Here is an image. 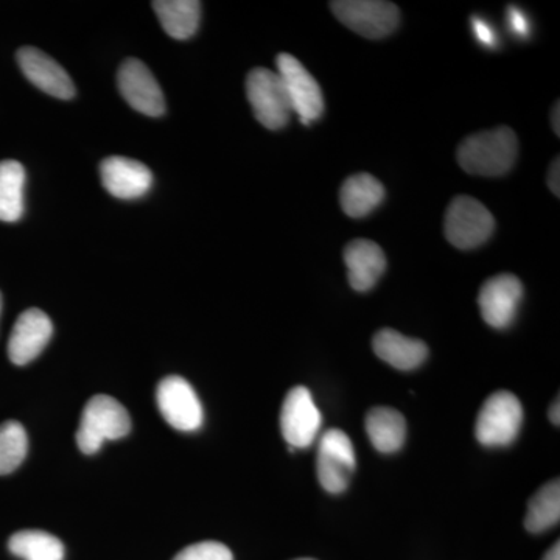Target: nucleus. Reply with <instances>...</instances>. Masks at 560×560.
Wrapping results in <instances>:
<instances>
[{
	"mask_svg": "<svg viewBox=\"0 0 560 560\" xmlns=\"http://www.w3.org/2000/svg\"><path fill=\"white\" fill-rule=\"evenodd\" d=\"M471 25H474L475 35L481 44L489 47L495 46V33H493L488 22L480 20V18H474Z\"/></svg>",
	"mask_w": 560,
	"mask_h": 560,
	"instance_id": "26",
	"label": "nucleus"
},
{
	"mask_svg": "<svg viewBox=\"0 0 560 560\" xmlns=\"http://www.w3.org/2000/svg\"><path fill=\"white\" fill-rule=\"evenodd\" d=\"M560 105L559 102H556L555 108H552L551 114V125L552 130H555L556 136H560Z\"/></svg>",
	"mask_w": 560,
	"mask_h": 560,
	"instance_id": "29",
	"label": "nucleus"
},
{
	"mask_svg": "<svg viewBox=\"0 0 560 560\" xmlns=\"http://www.w3.org/2000/svg\"><path fill=\"white\" fill-rule=\"evenodd\" d=\"M523 422L521 400L510 390L490 394L478 412L475 434L485 447H506L517 440Z\"/></svg>",
	"mask_w": 560,
	"mask_h": 560,
	"instance_id": "3",
	"label": "nucleus"
},
{
	"mask_svg": "<svg viewBox=\"0 0 560 560\" xmlns=\"http://www.w3.org/2000/svg\"><path fill=\"white\" fill-rule=\"evenodd\" d=\"M102 184L113 197L136 200L149 194L153 173L142 162L124 156H110L102 162Z\"/></svg>",
	"mask_w": 560,
	"mask_h": 560,
	"instance_id": "15",
	"label": "nucleus"
},
{
	"mask_svg": "<svg viewBox=\"0 0 560 560\" xmlns=\"http://www.w3.org/2000/svg\"><path fill=\"white\" fill-rule=\"evenodd\" d=\"M246 95H248L254 116L268 130H280L293 116L285 86L275 70L265 68L250 70L246 77Z\"/></svg>",
	"mask_w": 560,
	"mask_h": 560,
	"instance_id": "5",
	"label": "nucleus"
},
{
	"mask_svg": "<svg viewBox=\"0 0 560 560\" xmlns=\"http://www.w3.org/2000/svg\"><path fill=\"white\" fill-rule=\"evenodd\" d=\"M337 20L368 39H382L397 31L400 11L382 0H335L330 3Z\"/></svg>",
	"mask_w": 560,
	"mask_h": 560,
	"instance_id": "6",
	"label": "nucleus"
},
{
	"mask_svg": "<svg viewBox=\"0 0 560 560\" xmlns=\"http://www.w3.org/2000/svg\"><path fill=\"white\" fill-rule=\"evenodd\" d=\"M375 355L399 371L418 370L429 359L425 342L416 338L405 337L394 329H382L372 340Z\"/></svg>",
	"mask_w": 560,
	"mask_h": 560,
	"instance_id": "17",
	"label": "nucleus"
},
{
	"mask_svg": "<svg viewBox=\"0 0 560 560\" xmlns=\"http://www.w3.org/2000/svg\"><path fill=\"white\" fill-rule=\"evenodd\" d=\"M560 521V482L552 480L537 490L529 500L525 526L529 533L539 534L558 525Z\"/></svg>",
	"mask_w": 560,
	"mask_h": 560,
	"instance_id": "23",
	"label": "nucleus"
},
{
	"mask_svg": "<svg viewBox=\"0 0 560 560\" xmlns=\"http://www.w3.org/2000/svg\"><path fill=\"white\" fill-rule=\"evenodd\" d=\"M121 97L132 109L149 117H161L165 113V98L160 84L150 69L136 58H128L117 73Z\"/></svg>",
	"mask_w": 560,
	"mask_h": 560,
	"instance_id": "12",
	"label": "nucleus"
},
{
	"mask_svg": "<svg viewBox=\"0 0 560 560\" xmlns=\"http://www.w3.org/2000/svg\"><path fill=\"white\" fill-rule=\"evenodd\" d=\"M522 298L523 285L514 275H499L486 280L478 294L482 319L493 329H508L517 316Z\"/></svg>",
	"mask_w": 560,
	"mask_h": 560,
	"instance_id": "11",
	"label": "nucleus"
},
{
	"mask_svg": "<svg viewBox=\"0 0 560 560\" xmlns=\"http://www.w3.org/2000/svg\"><path fill=\"white\" fill-rule=\"evenodd\" d=\"M296 560H315V559H296Z\"/></svg>",
	"mask_w": 560,
	"mask_h": 560,
	"instance_id": "33",
	"label": "nucleus"
},
{
	"mask_svg": "<svg viewBox=\"0 0 560 560\" xmlns=\"http://www.w3.org/2000/svg\"><path fill=\"white\" fill-rule=\"evenodd\" d=\"M18 62L25 79L51 97L69 101L75 95V86L69 73L44 51L35 47H22L18 51Z\"/></svg>",
	"mask_w": 560,
	"mask_h": 560,
	"instance_id": "13",
	"label": "nucleus"
},
{
	"mask_svg": "<svg viewBox=\"0 0 560 560\" xmlns=\"http://www.w3.org/2000/svg\"><path fill=\"white\" fill-rule=\"evenodd\" d=\"M345 264L348 267L350 287L360 293H366L377 285L385 272L386 256L377 243L357 238L346 246Z\"/></svg>",
	"mask_w": 560,
	"mask_h": 560,
	"instance_id": "16",
	"label": "nucleus"
},
{
	"mask_svg": "<svg viewBox=\"0 0 560 560\" xmlns=\"http://www.w3.org/2000/svg\"><path fill=\"white\" fill-rule=\"evenodd\" d=\"M495 230V219L482 202L467 195L453 198L445 212L444 232L451 245L474 249L489 241Z\"/></svg>",
	"mask_w": 560,
	"mask_h": 560,
	"instance_id": "4",
	"label": "nucleus"
},
{
	"mask_svg": "<svg viewBox=\"0 0 560 560\" xmlns=\"http://www.w3.org/2000/svg\"><path fill=\"white\" fill-rule=\"evenodd\" d=\"M156 401L161 415L179 431H195L202 425V405L186 378L172 375L158 385Z\"/></svg>",
	"mask_w": 560,
	"mask_h": 560,
	"instance_id": "10",
	"label": "nucleus"
},
{
	"mask_svg": "<svg viewBox=\"0 0 560 560\" xmlns=\"http://www.w3.org/2000/svg\"><path fill=\"white\" fill-rule=\"evenodd\" d=\"M153 10L172 38L189 39L200 27L201 3L197 0H156Z\"/></svg>",
	"mask_w": 560,
	"mask_h": 560,
	"instance_id": "20",
	"label": "nucleus"
},
{
	"mask_svg": "<svg viewBox=\"0 0 560 560\" xmlns=\"http://www.w3.org/2000/svg\"><path fill=\"white\" fill-rule=\"evenodd\" d=\"M355 467V448L348 434L338 429L326 431L320 436L316 458V475L323 489L330 493L345 492Z\"/></svg>",
	"mask_w": 560,
	"mask_h": 560,
	"instance_id": "7",
	"label": "nucleus"
},
{
	"mask_svg": "<svg viewBox=\"0 0 560 560\" xmlns=\"http://www.w3.org/2000/svg\"><path fill=\"white\" fill-rule=\"evenodd\" d=\"M560 405H559V397L556 399L555 404L551 405L550 408V420L555 425H559L560 423Z\"/></svg>",
	"mask_w": 560,
	"mask_h": 560,
	"instance_id": "30",
	"label": "nucleus"
},
{
	"mask_svg": "<svg viewBox=\"0 0 560 560\" xmlns=\"http://www.w3.org/2000/svg\"><path fill=\"white\" fill-rule=\"evenodd\" d=\"M276 65V72L285 86L293 113L300 116L304 125L318 120L324 113V97L315 77L290 54H280Z\"/></svg>",
	"mask_w": 560,
	"mask_h": 560,
	"instance_id": "8",
	"label": "nucleus"
},
{
	"mask_svg": "<svg viewBox=\"0 0 560 560\" xmlns=\"http://www.w3.org/2000/svg\"><path fill=\"white\" fill-rule=\"evenodd\" d=\"M517 136L508 127L471 135L460 142L456 151L464 172L488 178L510 172L517 161Z\"/></svg>",
	"mask_w": 560,
	"mask_h": 560,
	"instance_id": "1",
	"label": "nucleus"
},
{
	"mask_svg": "<svg viewBox=\"0 0 560 560\" xmlns=\"http://www.w3.org/2000/svg\"><path fill=\"white\" fill-rule=\"evenodd\" d=\"M0 313H2V294H0Z\"/></svg>",
	"mask_w": 560,
	"mask_h": 560,
	"instance_id": "32",
	"label": "nucleus"
},
{
	"mask_svg": "<svg viewBox=\"0 0 560 560\" xmlns=\"http://www.w3.org/2000/svg\"><path fill=\"white\" fill-rule=\"evenodd\" d=\"M173 560H234V556L220 541H200L184 548Z\"/></svg>",
	"mask_w": 560,
	"mask_h": 560,
	"instance_id": "25",
	"label": "nucleus"
},
{
	"mask_svg": "<svg viewBox=\"0 0 560 560\" xmlns=\"http://www.w3.org/2000/svg\"><path fill=\"white\" fill-rule=\"evenodd\" d=\"M548 187H550V190L552 194L556 195V197H560V161L559 158H556L555 161H552L550 172H548Z\"/></svg>",
	"mask_w": 560,
	"mask_h": 560,
	"instance_id": "28",
	"label": "nucleus"
},
{
	"mask_svg": "<svg viewBox=\"0 0 560 560\" xmlns=\"http://www.w3.org/2000/svg\"><path fill=\"white\" fill-rule=\"evenodd\" d=\"M9 548L14 556L24 560L65 559V545L46 530H20L10 537Z\"/></svg>",
	"mask_w": 560,
	"mask_h": 560,
	"instance_id": "22",
	"label": "nucleus"
},
{
	"mask_svg": "<svg viewBox=\"0 0 560 560\" xmlns=\"http://www.w3.org/2000/svg\"><path fill=\"white\" fill-rule=\"evenodd\" d=\"M544 560H560V545L559 541H556L555 545L548 550L547 555H545Z\"/></svg>",
	"mask_w": 560,
	"mask_h": 560,
	"instance_id": "31",
	"label": "nucleus"
},
{
	"mask_svg": "<svg viewBox=\"0 0 560 560\" xmlns=\"http://www.w3.org/2000/svg\"><path fill=\"white\" fill-rule=\"evenodd\" d=\"M323 416L311 390L296 386L287 394L280 411V430L290 447H311L318 438Z\"/></svg>",
	"mask_w": 560,
	"mask_h": 560,
	"instance_id": "9",
	"label": "nucleus"
},
{
	"mask_svg": "<svg viewBox=\"0 0 560 560\" xmlns=\"http://www.w3.org/2000/svg\"><path fill=\"white\" fill-rule=\"evenodd\" d=\"M508 20H510L512 32H515L521 36L528 35L529 22L517 7H511V9L508 10Z\"/></svg>",
	"mask_w": 560,
	"mask_h": 560,
	"instance_id": "27",
	"label": "nucleus"
},
{
	"mask_svg": "<svg viewBox=\"0 0 560 560\" xmlns=\"http://www.w3.org/2000/svg\"><path fill=\"white\" fill-rule=\"evenodd\" d=\"M25 171L18 161L0 162V221L13 223L24 215Z\"/></svg>",
	"mask_w": 560,
	"mask_h": 560,
	"instance_id": "21",
	"label": "nucleus"
},
{
	"mask_svg": "<svg viewBox=\"0 0 560 560\" xmlns=\"http://www.w3.org/2000/svg\"><path fill=\"white\" fill-rule=\"evenodd\" d=\"M54 326L46 313L39 308L22 313L11 330L9 357L18 366L31 363L49 345Z\"/></svg>",
	"mask_w": 560,
	"mask_h": 560,
	"instance_id": "14",
	"label": "nucleus"
},
{
	"mask_svg": "<svg viewBox=\"0 0 560 560\" xmlns=\"http://www.w3.org/2000/svg\"><path fill=\"white\" fill-rule=\"evenodd\" d=\"M366 433L382 453H396L407 440V422L394 408L375 407L366 416Z\"/></svg>",
	"mask_w": 560,
	"mask_h": 560,
	"instance_id": "19",
	"label": "nucleus"
},
{
	"mask_svg": "<svg viewBox=\"0 0 560 560\" xmlns=\"http://www.w3.org/2000/svg\"><path fill=\"white\" fill-rule=\"evenodd\" d=\"M131 430V419L124 405L106 394L92 397L81 415L77 444L86 455L101 451L103 442L120 440Z\"/></svg>",
	"mask_w": 560,
	"mask_h": 560,
	"instance_id": "2",
	"label": "nucleus"
},
{
	"mask_svg": "<svg viewBox=\"0 0 560 560\" xmlns=\"http://www.w3.org/2000/svg\"><path fill=\"white\" fill-rule=\"evenodd\" d=\"M385 187L370 173H359L345 180L340 190L341 209L350 219H363L385 200Z\"/></svg>",
	"mask_w": 560,
	"mask_h": 560,
	"instance_id": "18",
	"label": "nucleus"
},
{
	"mask_svg": "<svg viewBox=\"0 0 560 560\" xmlns=\"http://www.w3.org/2000/svg\"><path fill=\"white\" fill-rule=\"evenodd\" d=\"M28 438L16 420L0 425V475H9L21 466L27 456Z\"/></svg>",
	"mask_w": 560,
	"mask_h": 560,
	"instance_id": "24",
	"label": "nucleus"
}]
</instances>
